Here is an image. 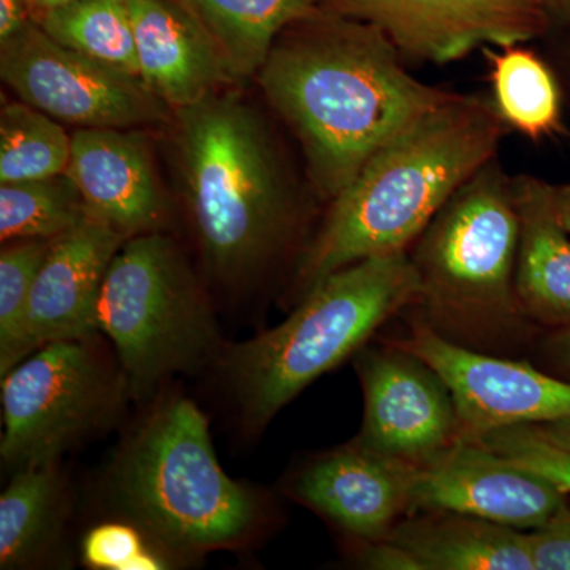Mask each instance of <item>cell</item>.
Here are the masks:
<instances>
[{"instance_id": "cell-1", "label": "cell", "mask_w": 570, "mask_h": 570, "mask_svg": "<svg viewBox=\"0 0 570 570\" xmlns=\"http://www.w3.org/2000/svg\"><path fill=\"white\" fill-rule=\"evenodd\" d=\"M255 78L302 145L311 184L325 202L382 146L455 94L412 77L376 26L321 6L284 29Z\"/></svg>"}, {"instance_id": "cell-2", "label": "cell", "mask_w": 570, "mask_h": 570, "mask_svg": "<svg viewBox=\"0 0 570 570\" xmlns=\"http://www.w3.org/2000/svg\"><path fill=\"white\" fill-rule=\"evenodd\" d=\"M505 130L493 100L453 94L382 146L330 202L303 250L299 298L348 265L411 249L456 190L497 159Z\"/></svg>"}, {"instance_id": "cell-3", "label": "cell", "mask_w": 570, "mask_h": 570, "mask_svg": "<svg viewBox=\"0 0 570 570\" xmlns=\"http://www.w3.org/2000/svg\"><path fill=\"white\" fill-rule=\"evenodd\" d=\"M108 497L170 562L246 546L266 519L261 491L224 471L208 419L184 396L157 401L122 442Z\"/></svg>"}, {"instance_id": "cell-4", "label": "cell", "mask_w": 570, "mask_h": 570, "mask_svg": "<svg viewBox=\"0 0 570 570\" xmlns=\"http://www.w3.org/2000/svg\"><path fill=\"white\" fill-rule=\"evenodd\" d=\"M187 212L214 279L249 283L275 257L292 206L272 137L230 92L174 111Z\"/></svg>"}, {"instance_id": "cell-5", "label": "cell", "mask_w": 570, "mask_h": 570, "mask_svg": "<svg viewBox=\"0 0 570 570\" xmlns=\"http://www.w3.org/2000/svg\"><path fill=\"white\" fill-rule=\"evenodd\" d=\"M417 298L409 250L377 255L326 276L283 324L224 347L217 362L243 425L264 430L307 385L354 355Z\"/></svg>"}, {"instance_id": "cell-6", "label": "cell", "mask_w": 570, "mask_h": 570, "mask_svg": "<svg viewBox=\"0 0 570 570\" xmlns=\"http://www.w3.org/2000/svg\"><path fill=\"white\" fill-rule=\"evenodd\" d=\"M520 219L513 178L498 159L442 206L409 249L415 305L444 336H491L528 321L515 291Z\"/></svg>"}, {"instance_id": "cell-7", "label": "cell", "mask_w": 570, "mask_h": 570, "mask_svg": "<svg viewBox=\"0 0 570 570\" xmlns=\"http://www.w3.org/2000/svg\"><path fill=\"white\" fill-rule=\"evenodd\" d=\"M97 325L115 344L130 396L148 401L175 374L224 351L209 298L181 250L163 232L124 243L104 277Z\"/></svg>"}, {"instance_id": "cell-8", "label": "cell", "mask_w": 570, "mask_h": 570, "mask_svg": "<svg viewBox=\"0 0 570 570\" xmlns=\"http://www.w3.org/2000/svg\"><path fill=\"white\" fill-rule=\"evenodd\" d=\"M127 395L121 367L92 337L45 344L2 376L3 463L17 471L58 464L108 430Z\"/></svg>"}, {"instance_id": "cell-9", "label": "cell", "mask_w": 570, "mask_h": 570, "mask_svg": "<svg viewBox=\"0 0 570 570\" xmlns=\"http://www.w3.org/2000/svg\"><path fill=\"white\" fill-rule=\"evenodd\" d=\"M0 77L22 102L78 129H140L170 118L141 78L63 47L36 21L0 45Z\"/></svg>"}, {"instance_id": "cell-10", "label": "cell", "mask_w": 570, "mask_h": 570, "mask_svg": "<svg viewBox=\"0 0 570 570\" xmlns=\"http://www.w3.org/2000/svg\"><path fill=\"white\" fill-rule=\"evenodd\" d=\"M322 9L376 26L404 58L448 63L489 47L528 43L551 17L542 0H318Z\"/></svg>"}, {"instance_id": "cell-11", "label": "cell", "mask_w": 570, "mask_h": 570, "mask_svg": "<svg viewBox=\"0 0 570 570\" xmlns=\"http://www.w3.org/2000/svg\"><path fill=\"white\" fill-rule=\"evenodd\" d=\"M396 346L428 363L452 392L460 434L475 439L497 428L542 425L570 419V382L530 363L480 354L415 322Z\"/></svg>"}, {"instance_id": "cell-12", "label": "cell", "mask_w": 570, "mask_h": 570, "mask_svg": "<svg viewBox=\"0 0 570 570\" xmlns=\"http://www.w3.org/2000/svg\"><path fill=\"white\" fill-rule=\"evenodd\" d=\"M566 508L568 497L557 485L475 439H456L414 464L412 513H461L534 531Z\"/></svg>"}, {"instance_id": "cell-13", "label": "cell", "mask_w": 570, "mask_h": 570, "mask_svg": "<svg viewBox=\"0 0 570 570\" xmlns=\"http://www.w3.org/2000/svg\"><path fill=\"white\" fill-rule=\"evenodd\" d=\"M356 370L365 395L356 444L417 464L461 438L452 392L417 355L395 344L360 355Z\"/></svg>"}, {"instance_id": "cell-14", "label": "cell", "mask_w": 570, "mask_h": 570, "mask_svg": "<svg viewBox=\"0 0 570 570\" xmlns=\"http://www.w3.org/2000/svg\"><path fill=\"white\" fill-rule=\"evenodd\" d=\"M414 463L348 442L299 469L291 493L363 542L387 538L412 513Z\"/></svg>"}, {"instance_id": "cell-15", "label": "cell", "mask_w": 570, "mask_h": 570, "mask_svg": "<svg viewBox=\"0 0 570 570\" xmlns=\"http://www.w3.org/2000/svg\"><path fill=\"white\" fill-rule=\"evenodd\" d=\"M126 236L86 216L52 239L33 284L26 335L29 351L55 341L85 340L99 332L97 302L104 277Z\"/></svg>"}, {"instance_id": "cell-16", "label": "cell", "mask_w": 570, "mask_h": 570, "mask_svg": "<svg viewBox=\"0 0 570 570\" xmlns=\"http://www.w3.org/2000/svg\"><path fill=\"white\" fill-rule=\"evenodd\" d=\"M137 129H78L66 174L89 216L126 236L160 232L165 202L148 141Z\"/></svg>"}, {"instance_id": "cell-17", "label": "cell", "mask_w": 570, "mask_h": 570, "mask_svg": "<svg viewBox=\"0 0 570 570\" xmlns=\"http://www.w3.org/2000/svg\"><path fill=\"white\" fill-rule=\"evenodd\" d=\"M138 69L171 111L234 85L212 37L179 0H129Z\"/></svg>"}, {"instance_id": "cell-18", "label": "cell", "mask_w": 570, "mask_h": 570, "mask_svg": "<svg viewBox=\"0 0 570 570\" xmlns=\"http://www.w3.org/2000/svg\"><path fill=\"white\" fill-rule=\"evenodd\" d=\"M520 235L515 291L528 321L570 328V234L558 219L550 183L531 175L513 178Z\"/></svg>"}, {"instance_id": "cell-19", "label": "cell", "mask_w": 570, "mask_h": 570, "mask_svg": "<svg viewBox=\"0 0 570 570\" xmlns=\"http://www.w3.org/2000/svg\"><path fill=\"white\" fill-rule=\"evenodd\" d=\"M389 540L414 554L422 570H535L528 531L453 512H415Z\"/></svg>"}, {"instance_id": "cell-20", "label": "cell", "mask_w": 570, "mask_h": 570, "mask_svg": "<svg viewBox=\"0 0 570 570\" xmlns=\"http://www.w3.org/2000/svg\"><path fill=\"white\" fill-rule=\"evenodd\" d=\"M69 493L58 464L18 469L0 497V568L31 569L58 549Z\"/></svg>"}, {"instance_id": "cell-21", "label": "cell", "mask_w": 570, "mask_h": 570, "mask_svg": "<svg viewBox=\"0 0 570 570\" xmlns=\"http://www.w3.org/2000/svg\"><path fill=\"white\" fill-rule=\"evenodd\" d=\"M204 26L235 81L257 77L277 37L318 0H179Z\"/></svg>"}, {"instance_id": "cell-22", "label": "cell", "mask_w": 570, "mask_h": 570, "mask_svg": "<svg viewBox=\"0 0 570 570\" xmlns=\"http://www.w3.org/2000/svg\"><path fill=\"white\" fill-rule=\"evenodd\" d=\"M493 104L508 129L532 141L562 132L560 82L549 63L524 43L483 48Z\"/></svg>"}, {"instance_id": "cell-23", "label": "cell", "mask_w": 570, "mask_h": 570, "mask_svg": "<svg viewBox=\"0 0 570 570\" xmlns=\"http://www.w3.org/2000/svg\"><path fill=\"white\" fill-rule=\"evenodd\" d=\"M37 24L63 47L140 78L129 0H73Z\"/></svg>"}, {"instance_id": "cell-24", "label": "cell", "mask_w": 570, "mask_h": 570, "mask_svg": "<svg viewBox=\"0 0 570 570\" xmlns=\"http://www.w3.org/2000/svg\"><path fill=\"white\" fill-rule=\"evenodd\" d=\"M71 134L31 105L3 102L0 110V184L66 174Z\"/></svg>"}, {"instance_id": "cell-25", "label": "cell", "mask_w": 570, "mask_h": 570, "mask_svg": "<svg viewBox=\"0 0 570 570\" xmlns=\"http://www.w3.org/2000/svg\"><path fill=\"white\" fill-rule=\"evenodd\" d=\"M88 216L67 174L0 184V242L55 239Z\"/></svg>"}, {"instance_id": "cell-26", "label": "cell", "mask_w": 570, "mask_h": 570, "mask_svg": "<svg viewBox=\"0 0 570 570\" xmlns=\"http://www.w3.org/2000/svg\"><path fill=\"white\" fill-rule=\"evenodd\" d=\"M52 239L3 243L0 253V374L6 376L31 355L26 318L33 284Z\"/></svg>"}, {"instance_id": "cell-27", "label": "cell", "mask_w": 570, "mask_h": 570, "mask_svg": "<svg viewBox=\"0 0 570 570\" xmlns=\"http://www.w3.org/2000/svg\"><path fill=\"white\" fill-rule=\"evenodd\" d=\"M82 562L92 569H167L170 561L129 521H110L92 528L81 543Z\"/></svg>"}, {"instance_id": "cell-28", "label": "cell", "mask_w": 570, "mask_h": 570, "mask_svg": "<svg viewBox=\"0 0 570 570\" xmlns=\"http://www.w3.org/2000/svg\"><path fill=\"white\" fill-rule=\"evenodd\" d=\"M512 463L535 472L570 498V450L535 433L530 425L497 428L475 438Z\"/></svg>"}, {"instance_id": "cell-29", "label": "cell", "mask_w": 570, "mask_h": 570, "mask_svg": "<svg viewBox=\"0 0 570 570\" xmlns=\"http://www.w3.org/2000/svg\"><path fill=\"white\" fill-rule=\"evenodd\" d=\"M535 570H570V508L562 509L549 523L528 531Z\"/></svg>"}, {"instance_id": "cell-30", "label": "cell", "mask_w": 570, "mask_h": 570, "mask_svg": "<svg viewBox=\"0 0 570 570\" xmlns=\"http://www.w3.org/2000/svg\"><path fill=\"white\" fill-rule=\"evenodd\" d=\"M360 564L376 570H422L414 554L389 539L363 542Z\"/></svg>"}, {"instance_id": "cell-31", "label": "cell", "mask_w": 570, "mask_h": 570, "mask_svg": "<svg viewBox=\"0 0 570 570\" xmlns=\"http://www.w3.org/2000/svg\"><path fill=\"white\" fill-rule=\"evenodd\" d=\"M32 21L26 0H0V45L20 36Z\"/></svg>"}, {"instance_id": "cell-32", "label": "cell", "mask_w": 570, "mask_h": 570, "mask_svg": "<svg viewBox=\"0 0 570 570\" xmlns=\"http://www.w3.org/2000/svg\"><path fill=\"white\" fill-rule=\"evenodd\" d=\"M530 426L534 428L535 433L546 438L547 441L553 442V444L560 445L562 449L570 450V419Z\"/></svg>"}, {"instance_id": "cell-33", "label": "cell", "mask_w": 570, "mask_h": 570, "mask_svg": "<svg viewBox=\"0 0 570 570\" xmlns=\"http://www.w3.org/2000/svg\"><path fill=\"white\" fill-rule=\"evenodd\" d=\"M550 197L558 219L570 234V183H550Z\"/></svg>"}, {"instance_id": "cell-34", "label": "cell", "mask_w": 570, "mask_h": 570, "mask_svg": "<svg viewBox=\"0 0 570 570\" xmlns=\"http://www.w3.org/2000/svg\"><path fill=\"white\" fill-rule=\"evenodd\" d=\"M551 354L570 373V328L558 330L550 341Z\"/></svg>"}, {"instance_id": "cell-35", "label": "cell", "mask_w": 570, "mask_h": 570, "mask_svg": "<svg viewBox=\"0 0 570 570\" xmlns=\"http://www.w3.org/2000/svg\"><path fill=\"white\" fill-rule=\"evenodd\" d=\"M26 2H28L29 10H31L32 20L37 22L45 14L66 6V3L73 2V0H26Z\"/></svg>"}, {"instance_id": "cell-36", "label": "cell", "mask_w": 570, "mask_h": 570, "mask_svg": "<svg viewBox=\"0 0 570 570\" xmlns=\"http://www.w3.org/2000/svg\"><path fill=\"white\" fill-rule=\"evenodd\" d=\"M551 20L570 24V0H542Z\"/></svg>"}]
</instances>
